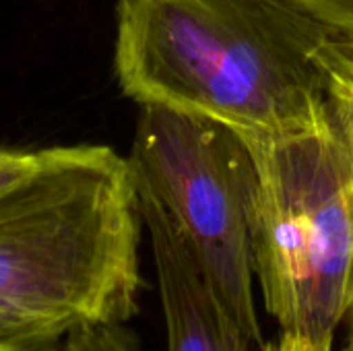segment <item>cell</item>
Segmentation results:
<instances>
[{
    "label": "cell",
    "instance_id": "8992f818",
    "mask_svg": "<svg viewBox=\"0 0 353 351\" xmlns=\"http://www.w3.org/2000/svg\"><path fill=\"white\" fill-rule=\"evenodd\" d=\"M43 351H139V345L124 325H83Z\"/></svg>",
    "mask_w": 353,
    "mask_h": 351
},
{
    "label": "cell",
    "instance_id": "9c48e42d",
    "mask_svg": "<svg viewBox=\"0 0 353 351\" xmlns=\"http://www.w3.org/2000/svg\"><path fill=\"white\" fill-rule=\"evenodd\" d=\"M323 23L333 37L353 41V0H294Z\"/></svg>",
    "mask_w": 353,
    "mask_h": 351
},
{
    "label": "cell",
    "instance_id": "30bf717a",
    "mask_svg": "<svg viewBox=\"0 0 353 351\" xmlns=\"http://www.w3.org/2000/svg\"><path fill=\"white\" fill-rule=\"evenodd\" d=\"M60 337L0 321V351H43Z\"/></svg>",
    "mask_w": 353,
    "mask_h": 351
},
{
    "label": "cell",
    "instance_id": "8fae6325",
    "mask_svg": "<svg viewBox=\"0 0 353 351\" xmlns=\"http://www.w3.org/2000/svg\"><path fill=\"white\" fill-rule=\"evenodd\" d=\"M323 60L331 70L353 79V41L331 35L327 46L323 48Z\"/></svg>",
    "mask_w": 353,
    "mask_h": 351
},
{
    "label": "cell",
    "instance_id": "5b68a950",
    "mask_svg": "<svg viewBox=\"0 0 353 351\" xmlns=\"http://www.w3.org/2000/svg\"><path fill=\"white\" fill-rule=\"evenodd\" d=\"M137 194L157 275L168 351L267 350L232 314L163 207L141 188Z\"/></svg>",
    "mask_w": 353,
    "mask_h": 351
},
{
    "label": "cell",
    "instance_id": "7c38bea8",
    "mask_svg": "<svg viewBox=\"0 0 353 351\" xmlns=\"http://www.w3.org/2000/svg\"><path fill=\"white\" fill-rule=\"evenodd\" d=\"M335 339H325V341H310L294 335H283L275 343H267L265 351H333Z\"/></svg>",
    "mask_w": 353,
    "mask_h": 351
},
{
    "label": "cell",
    "instance_id": "ba28073f",
    "mask_svg": "<svg viewBox=\"0 0 353 351\" xmlns=\"http://www.w3.org/2000/svg\"><path fill=\"white\" fill-rule=\"evenodd\" d=\"M50 149H0V197L37 172L50 157Z\"/></svg>",
    "mask_w": 353,
    "mask_h": 351
},
{
    "label": "cell",
    "instance_id": "7a4b0ae2",
    "mask_svg": "<svg viewBox=\"0 0 353 351\" xmlns=\"http://www.w3.org/2000/svg\"><path fill=\"white\" fill-rule=\"evenodd\" d=\"M143 217L128 157L52 147L0 197V321L62 337L139 312Z\"/></svg>",
    "mask_w": 353,
    "mask_h": 351
},
{
    "label": "cell",
    "instance_id": "6da1fadb",
    "mask_svg": "<svg viewBox=\"0 0 353 351\" xmlns=\"http://www.w3.org/2000/svg\"><path fill=\"white\" fill-rule=\"evenodd\" d=\"M329 37L294 0H118L114 70L139 106L296 132L329 116Z\"/></svg>",
    "mask_w": 353,
    "mask_h": 351
},
{
    "label": "cell",
    "instance_id": "277c9868",
    "mask_svg": "<svg viewBox=\"0 0 353 351\" xmlns=\"http://www.w3.org/2000/svg\"><path fill=\"white\" fill-rule=\"evenodd\" d=\"M128 163L137 188L163 207L238 323L263 339L250 238L256 168L242 137L209 118L141 106Z\"/></svg>",
    "mask_w": 353,
    "mask_h": 351
},
{
    "label": "cell",
    "instance_id": "52a82bcc",
    "mask_svg": "<svg viewBox=\"0 0 353 351\" xmlns=\"http://www.w3.org/2000/svg\"><path fill=\"white\" fill-rule=\"evenodd\" d=\"M329 116L353 180V79L335 70H331Z\"/></svg>",
    "mask_w": 353,
    "mask_h": 351
},
{
    "label": "cell",
    "instance_id": "3957f363",
    "mask_svg": "<svg viewBox=\"0 0 353 351\" xmlns=\"http://www.w3.org/2000/svg\"><path fill=\"white\" fill-rule=\"evenodd\" d=\"M256 168L252 267L283 335L335 339L353 304V180L325 120L240 134Z\"/></svg>",
    "mask_w": 353,
    "mask_h": 351
},
{
    "label": "cell",
    "instance_id": "4fadbf2b",
    "mask_svg": "<svg viewBox=\"0 0 353 351\" xmlns=\"http://www.w3.org/2000/svg\"><path fill=\"white\" fill-rule=\"evenodd\" d=\"M347 323V331H345V341H343V348L339 351H353V304L350 306L347 314H345V321Z\"/></svg>",
    "mask_w": 353,
    "mask_h": 351
}]
</instances>
